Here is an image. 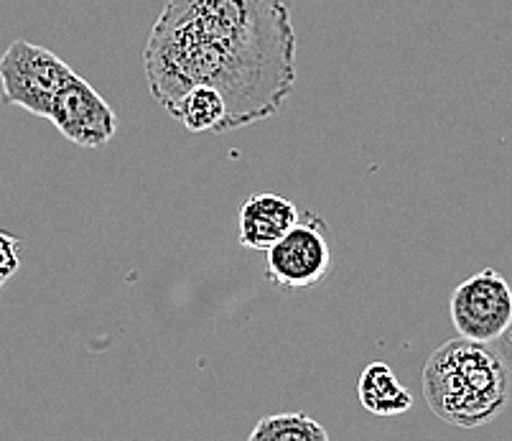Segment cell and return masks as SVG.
I'll list each match as a JSON object with an SVG mask.
<instances>
[{
  "label": "cell",
  "instance_id": "obj_1",
  "mask_svg": "<svg viewBox=\"0 0 512 441\" xmlns=\"http://www.w3.org/2000/svg\"><path fill=\"white\" fill-rule=\"evenodd\" d=\"M166 113L194 87L227 105V131L281 113L296 87V31L283 0H166L143 51Z\"/></svg>",
  "mask_w": 512,
  "mask_h": 441
},
{
  "label": "cell",
  "instance_id": "obj_2",
  "mask_svg": "<svg viewBox=\"0 0 512 441\" xmlns=\"http://www.w3.org/2000/svg\"><path fill=\"white\" fill-rule=\"evenodd\" d=\"M421 383L428 408L459 429L490 424L510 401V373L490 342H446L426 360Z\"/></svg>",
  "mask_w": 512,
  "mask_h": 441
},
{
  "label": "cell",
  "instance_id": "obj_3",
  "mask_svg": "<svg viewBox=\"0 0 512 441\" xmlns=\"http://www.w3.org/2000/svg\"><path fill=\"white\" fill-rule=\"evenodd\" d=\"M74 74L77 72L54 51L31 41H13L0 57L3 105H16L36 118H49L51 100Z\"/></svg>",
  "mask_w": 512,
  "mask_h": 441
},
{
  "label": "cell",
  "instance_id": "obj_4",
  "mask_svg": "<svg viewBox=\"0 0 512 441\" xmlns=\"http://www.w3.org/2000/svg\"><path fill=\"white\" fill-rule=\"evenodd\" d=\"M268 278L283 289H306L327 278L332 268V245L327 225L314 212L299 215L296 225L265 250Z\"/></svg>",
  "mask_w": 512,
  "mask_h": 441
},
{
  "label": "cell",
  "instance_id": "obj_5",
  "mask_svg": "<svg viewBox=\"0 0 512 441\" xmlns=\"http://www.w3.org/2000/svg\"><path fill=\"white\" fill-rule=\"evenodd\" d=\"M449 311L451 324L464 340H500L512 327L510 283L495 268H484L456 286Z\"/></svg>",
  "mask_w": 512,
  "mask_h": 441
},
{
  "label": "cell",
  "instance_id": "obj_6",
  "mask_svg": "<svg viewBox=\"0 0 512 441\" xmlns=\"http://www.w3.org/2000/svg\"><path fill=\"white\" fill-rule=\"evenodd\" d=\"M46 120H51L67 141L82 148L105 146L118 131L115 110L79 74H74L72 80L54 95Z\"/></svg>",
  "mask_w": 512,
  "mask_h": 441
},
{
  "label": "cell",
  "instance_id": "obj_7",
  "mask_svg": "<svg viewBox=\"0 0 512 441\" xmlns=\"http://www.w3.org/2000/svg\"><path fill=\"white\" fill-rule=\"evenodd\" d=\"M299 215V207L281 194H250L237 215V243L265 253L296 225Z\"/></svg>",
  "mask_w": 512,
  "mask_h": 441
},
{
  "label": "cell",
  "instance_id": "obj_8",
  "mask_svg": "<svg viewBox=\"0 0 512 441\" xmlns=\"http://www.w3.org/2000/svg\"><path fill=\"white\" fill-rule=\"evenodd\" d=\"M360 403L375 416H400L413 406L408 388L398 383L395 373L385 362H370L357 378Z\"/></svg>",
  "mask_w": 512,
  "mask_h": 441
},
{
  "label": "cell",
  "instance_id": "obj_9",
  "mask_svg": "<svg viewBox=\"0 0 512 441\" xmlns=\"http://www.w3.org/2000/svg\"><path fill=\"white\" fill-rule=\"evenodd\" d=\"M171 118L179 120L189 133H225L227 131V105L222 95L212 87H194L186 92Z\"/></svg>",
  "mask_w": 512,
  "mask_h": 441
},
{
  "label": "cell",
  "instance_id": "obj_10",
  "mask_svg": "<svg viewBox=\"0 0 512 441\" xmlns=\"http://www.w3.org/2000/svg\"><path fill=\"white\" fill-rule=\"evenodd\" d=\"M250 441H327V429L309 413H276L263 416L248 436Z\"/></svg>",
  "mask_w": 512,
  "mask_h": 441
},
{
  "label": "cell",
  "instance_id": "obj_11",
  "mask_svg": "<svg viewBox=\"0 0 512 441\" xmlns=\"http://www.w3.org/2000/svg\"><path fill=\"white\" fill-rule=\"evenodd\" d=\"M510 350H512V334H510Z\"/></svg>",
  "mask_w": 512,
  "mask_h": 441
}]
</instances>
